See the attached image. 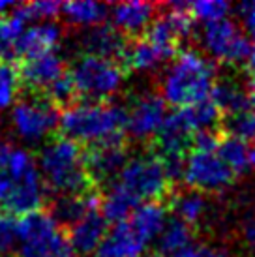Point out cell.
<instances>
[{"label": "cell", "instance_id": "6da1fadb", "mask_svg": "<svg viewBox=\"0 0 255 257\" xmlns=\"http://www.w3.org/2000/svg\"><path fill=\"white\" fill-rule=\"evenodd\" d=\"M126 109L111 101H77L64 109L58 136L77 145H92L126 137Z\"/></svg>", "mask_w": 255, "mask_h": 257}, {"label": "cell", "instance_id": "7a4b0ae2", "mask_svg": "<svg viewBox=\"0 0 255 257\" xmlns=\"http://www.w3.org/2000/svg\"><path fill=\"white\" fill-rule=\"evenodd\" d=\"M216 83L212 60L197 49H182L162 81V98L177 109L191 107L210 98Z\"/></svg>", "mask_w": 255, "mask_h": 257}, {"label": "cell", "instance_id": "3957f363", "mask_svg": "<svg viewBox=\"0 0 255 257\" xmlns=\"http://www.w3.org/2000/svg\"><path fill=\"white\" fill-rule=\"evenodd\" d=\"M38 165L47 192L55 195H73L98 190L86 171L85 149L62 136H55L49 143H45Z\"/></svg>", "mask_w": 255, "mask_h": 257}, {"label": "cell", "instance_id": "277c9868", "mask_svg": "<svg viewBox=\"0 0 255 257\" xmlns=\"http://www.w3.org/2000/svg\"><path fill=\"white\" fill-rule=\"evenodd\" d=\"M17 257H77L47 208L36 210L17 221Z\"/></svg>", "mask_w": 255, "mask_h": 257}, {"label": "cell", "instance_id": "5b68a950", "mask_svg": "<svg viewBox=\"0 0 255 257\" xmlns=\"http://www.w3.org/2000/svg\"><path fill=\"white\" fill-rule=\"evenodd\" d=\"M116 182L126 188L139 203H163V199H169V195L175 192L173 180L169 179L162 160L152 152L130 158Z\"/></svg>", "mask_w": 255, "mask_h": 257}, {"label": "cell", "instance_id": "8992f818", "mask_svg": "<svg viewBox=\"0 0 255 257\" xmlns=\"http://www.w3.org/2000/svg\"><path fill=\"white\" fill-rule=\"evenodd\" d=\"M70 75L77 86L79 98L85 101H107L122 86L126 72L114 60L81 55L71 66Z\"/></svg>", "mask_w": 255, "mask_h": 257}, {"label": "cell", "instance_id": "52a82bcc", "mask_svg": "<svg viewBox=\"0 0 255 257\" xmlns=\"http://www.w3.org/2000/svg\"><path fill=\"white\" fill-rule=\"evenodd\" d=\"M12 122L15 132L25 141L36 143L47 139L55 130H58L60 113L45 94L25 90L12 111Z\"/></svg>", "mask_w": 255, "mask_h": 257}, {"label": "cell", "instance_id": "ba28073f", "mask_svg": "<svg viewBox=\"0 0 255 257\" xmlns=\"http://www.w3.org/2000/svg\"><path fill=\"white\" fill-rule=\"evenodd\" d=\"M236 175L214 150L191 149L186 158L184 184L201 193H220L231 188Z\"/></svg>", "mask_w": 255, "mask_h": 257}, {"label": "cell", "instance_id": "9c48e42d", "mask_svg": "<svg viewBox=\"0 0 255 257\" xmlns=\"http://www.w3.org/2000/svg\"><path fill=\"white\" fill-rule=\"evenodd\" d=\"M201 45L214 60L223 64L248 62L253 51L249 36L244 34L240 27L231 19H221L205 25L201 30Z\"/></svg>", "mask_w": 255, "mask_h": 257}, {"label": "cell", "instance_id": "30bf717a", "mask_svg": "<svg viewBox=\"0 0 255 257\" xmlns=\"http://www.w3.org/2000/svg\"><path fill=\"white\" fill-rule=\"evenodd\" d=\"M130 162L128 158L126 137L92 145L85 149V165L94 186L101 190V186H111L113 180H118L122 169Z\"/></svg>", "mask_w": 255, "mask_h": 257}, {"label": "cell", "instance_id": "8fae6325", "mask_svg": "<svg viewBox=\"0 0 255 257\" xmlns=\"http://www.w3.org/2000/svg\"><path fill=\"white\" fill-rule=\"evenodd\" d=\"M126 132L135 141H150L158 136L160 128L167 118L165 100L154 92L135 96L126 109Z\"/></svg>", "mask_w": 255, "mask_h": 257}, {"label": "cell", "instance_id": "7c38bea8", "mask_svg": "<svg viewBox=\"0 0 255 257\" xmlns=\"http://www.w3.org/2000/svg\"><path fill=\"white\" fill-rule=\"evenodd\" d=\"M45 193H47V186L43 182L40 167L36 165L34 169L27 171L21 177L12 179V192L2 208L12 216L23 218L36 210H42L45 203Z\"/></svg>", "mask_w": 255, "mask_h": 257}, {"label": "cell", "instance_id": "4fadbf2b", "mask_svg": "<svg viewBox=\"0 0 255 257\" xmlns=\"http://www.w3.org/2000/svg\"><path fill=\"white\" fill-rule=\"evenodd\" d=\"M23 90L43 94L55 81L66 75V62L58 53H47L42 57L27 58L17 62Z\"/></svg>", "mask_w": 255, "mask_h": 257}, {"label": "cell", "instance_id": "5bb4252c", "mask_svg": "<svg viewBox=\"0 0 255 257\" xmlns=\"http://www.w3.org/2000/svg\"><path fill=\"white\" fill-rule=\"evenodd\" d=\"M128 45H130V40L114 25H109V23L90 27L79 36L81 55L107 58V60H114L118 64L124 58Z\"/></svg>", "mask_w": 255, "mask_h": 257}, {"label": "cell", "instance_id": "9a60e30c", "mask_svg": "<svg viewBox=\"0 0 255 257\" xmlns=\"http://www.w3.org/2000/svg\"><path fill=\"white\" fill-rule=\"evenodd\" d=\"M62 34L64 30L57 21L32 25L15 42L14 45L15 58L21 62V60H27V58L42 57V55L53 53L55 47L62 40Z\"/></svg>", "mask_w": 255, "mask_h": 257}, {"label": "cell", "instance_id": "2e32d148", "mask_svg": "<svg viewBox=\"0 0 255 257\" xmlns=\"http://www.w3.org/2000/svg\"><path fill=\"white\" fill-rule=\"evenodd\" d=\"M107 223L109 221L101 214V210H92L90 214H86L83 220L66 231L68 242H70L71 250L75 251V255H92L99 250V246L109 233Z\"/></svg>", "mask_w": 255, "mask_h": 257}, {"label": "cell", "instance_id": "e0dca14e", "mask_svg": "<svg viewBox=\"0 0 255 257\" xmlns=\"http://www.w3.org/2000/svg\"><path fill=\"white\" fill-rule=\"evenodd\" d=\"M156 4L150 2H118L111 8L113 25L120 30L128 40H137L139 34L147 32L149 27L156 19Z\"/></svg>", "mask_w": 255, "mask_h": 257}, {"label": "cell", "instance_id": "ac0fdd59", "mask_svg": "<svg viewBox=\"0 0 255 257\" xmlns=\"http://www.w3.org/2000/svg\"><path fill=\"white\" fill-rule=\"evenodd\" d=\"M101 192L94 190V192L86 193H73V195H57L51 201L49 205V214L57 220L60 227L66 231L73 227L77 221H81L86 214H90L92 210H98L99 195Z\"/></svg>", "mask_w": 255, "mask_h": 257}, {"label": "cell", "instance_id": "d6986e66", "mask_svg": "<svg viewBox=\"0 0 255 257\" xmlns=\"http://www.w3.org/2000/svg\"><path fill=\"white\" fill-rule=\"evenodd\" d=\"M167 208L173 212V218H178L195 229L201 227L208 220L210 203L205 193L186 188V190L171 193L167 199Z\"/></svg>", "mask_w": 255, "mask_h": 257}, {"label": "cell", "instance_id": "ffe728a7", "mask_svg": "<svg viewBox=\"0 0 255 257\" xmlns=\"http://www.w3.org/2000/svg\"><path fill=\"white\" fill-rule=\"evenodd\" d=\"M143 250V238L135 233L130 221H122L109 229L105 240L96 251V257H139Z\"/></svg>", "mask_w": 255, "mask_h": 257}, {"label": "cell", "instance_id": "44dd1931", "mask_svg": "<svg viewBox=\"0 0 255 257\" xmlns=\"http://www.w3.org/2000/svg\"><path fill=\"white\" fill-rule=\"evenodd\" d=\"M210 100L216 103V107L220 109L223 116H234L251 107L249 101V92L244 86L233 77H221L216 79L210 94Z\"/></svg>", "mask_w": 255, "mask_h": 257}, {"label": "cell", "instance_id": "7402d4cb", "mask_svg": "<svg viewBox=\"0 0 255 257\" xmlns=\"http://www.w3.org/2000/svg\"><path fill=\"white\" fill-rule=\"evenodd\" d=\"M167 210H169L167 205L162 201L143 203L135 208V212L128 221L135 229V233L143 238V242H152V240H158V236L162 235L163 227L169 221Z\"/></svg>", "mask_w": 255, "mask_h": 257}, {"label": "cell", "instance_id": "603a6c76", "mask_svg": "<svg viewBox=\"0 0 255 257\" xmlns=\"http://www.w3.org/2000/svg\"><path fill=\"white\" fill-rule=\"evenodd\" d=\"M139 205H143V203H139L118 182L109 186L105 192H101V197H99L101 214L105 216L107 221H113L114 225L130 220L132 214L135 212V208L139 207Z\"/></svg>", "mask_w": 255, "mask_h": 257}, {"label": "cell", "instance_id": "cb8c5ba5", "mask_svg": "<svg viewBox=\"0 0 255 257\" xmlns=\"http://www.w3.org/2000/svg\"><path fill=\"white\" fill-rule=\"evenodd\" d=\"M193 231L195 229L190 227L188 223H184L178 218H169L167 225L163 227L162 235L158 236L156 248L158 253L163 255H173L178 257L182 251H186L190 246H193Z\"/></svg>", "mask_w": 255, "mask_h": 257}, {"label": "cell", "instance_id": "d4e9b609", "mask_svg": "<svg viewBox=\"0 0 255 257\" xmlns=\"http://www.w3.org/2000/svg\"><path fill=\"white\" fill-rule=\"evenodd\" d=\"M162 62L165 60L158 53L156 47L145 36H141L137 40H130V45L124 53L120 66L124 68V72H150Z\"/></svg>", "mask_w": 255, "mask_h": 257}, {"label": "cell", "instance_id": "484cf974", "mask_svg": "<svg viewBox=\"0 0 255 257\" xmlns=\"http://www.w3.org/2000/svg\"><path fill=\"white\" fill-rule=\"evenodd\" d=\"M62 15L68 19L70 25L75 27H98L103 25L109 15V6L94 0H83V2H66L62 4Z\"/></svg>", "mask_w": 255, "mask_h": 257}, {"label": "cell", "instance_id": "4316f807", "mask_svg": "<svg viewBox=\"0 0 255 257\" xmlns=\"http://www.w3.org/2000/svg\"><path fill=\"white\" fill-rule=\"evenodd\" d=\"M218 156L225 162L231 171L240 177L244 173L249 171V160H248V145L240 137H234L227 132H221L220 145H218Z\"/></svg>", "mask_w": 255, "mask_h": 257}, {"label": "cell", "instance_id": "83f0119b", "mask_svg": "<svg viewBox=\"0 0 255 257\" xmlns=\"http://www.w3.org/2000/svg\"><path fill=\"white\" fill-rule=\"evenodd\" d=\"M23 85L19 77L17 64H2L0 66V111L17 103L21 96Z\"/></svg>", "mask_w": 255, "mask_h": 257}, {"label": "cell", "instance_id": "f1b7e54d", "mask_svg": "<svg viewBox=\"0 0 255 257\" xmlns=\"http://www.w3.org/2000/svg\"><path fill=\"white\" fill-rule=\"evenodd\" d=\"M231 8L233 6L223 0H199L190 4V14L193 15L195 21H203L205 25H208L221 19H229Z\"/></svg>", "mask_w": 255, "mask_h": 257}, {"label": "cell", "instance_id": "f546056e", "mask_svg": "<svg viewBox=\"0 0 255 257\" xmlns=\"http://www.w3.org/2000/svg\"><path fill=\"white\" fill-rule=\"evenodd\" d=\"M43 94L55 103V107H62V111L64 109L71 107L73 103H77L75 100L79 98L77 86H75V83H73L70 72L66 73V75H62L58 81H55V83H53Z\"/></svg>", "mask_w": 255, "mask_h": 257}, {"label": "cell", "instance_id": "4dcf8cb0", "mask_svg": "<svg viewBox=\"0 0 255 257\" xmlns=\"http://www.w3.org/2000/svg\"><path fill=\"white\" fill-rule=\"evenodd\" d=\"M15 12L21 15L25 21H55L58 14L62 12V4L58 2H30V4H19L15 8Z\"/></svg>", "mask_w": 255, "mask_h": 257}, {"label": "cell", "instance_id": "1f68e13d", "mask_svg": "<svg viewBox=\"0 0 255 257\" xmlns=\"http://www.w3.org/2000/svg\"><path fill=\"white\" fill-rule=\"evenodd\" d=\"M225 132L244 141H255V105L234 116L225 118Z\"/></svg>", "mask_w": 255, "mask_h": 257}, {"label": "cell", "instance_id": "d6a6232c", "mask_svg": "<svg viewBox=\"0 0 255 257\" xmlns=\"http://www.w3.org/2000/svg\"><path fill=\"white\" fill-rule=\"evenodd\" d=\"M14 251H17V221L0 208V257H14Z\"/></svg>", "mask_w": 255, "mask_h": 257}, {"label": "cell", "instance_id": "836d02e7", "mask_svg": "<svg viewBox=\"0 0 255 257\" xmlns=\"http://www.w3.org/2000/svg\"><path fill=\"white\" fill-rule=\"evenodd\" d=\"M178 257H233V255H231V251L227 250L225 246H220V244L195 242L186 251H182Z\"/></svg>", "mask_w": 255, "mask_h": 257}, {"label": "cell", "instance_id": "e575fe53", "mask_svg": "<svg viewBox=\"0 0 255 257\" xmlns=\"http://www.w3.org/2000/svg\"><path fill=\"white\" fill-rule=\"evenodd\" d=\"M236 12L244 23V29L248 30V36L255 43V2H242L240 6H236Z\"/></svg>", "mask_w": 255, "mask_h": 257}, {"label": "cell", "instance_id": "d590c367", "mask_svg": "<svg viewBox=\"0 0 255 257\" xmlns=\"http://www.w3.org/2000/svg\"><path fill=\"white\" fill-rule=\"evenodd\" d=\"M242 238H244V244L251 255L255 257V212L249 214L246 220H244V225H242Z\"/></svg>", "mask_w": 255, "mask_h": 257}, {"label": "cell", "instance_id": "8d00e7d4", "mask_svg": "<svg viewBox=\"0 0 255 257\" xmlns=\"http://www.w3.org/2000/svg\"><path fill=\"white\" fill-rule=\"evenodd\" d=\"M10 192H12V179L6 171H0V208L4 207V203L8 201Z\"/></svg>", "mask_w": 255, "mask_h": 257}, {"label": "cell", "instance_id": "74e56055", "mask_svg": "<svg viewBox=\"0 0 255 257\" xmlns=\"http://www.w3.org/2000/svg\"><path fill=\"white\" fill-rule=\"evenodd\" d=\"M12 152H14L12 145L8 143L6 139H2V137H0V171L8 167V162H10V156H12Z\"/></svg>", "mask_w": 255, "mask_h": 257}, {"label": "cell", "instance_id": "f35d334b", "mask_svg": "<svg viewBox=\"0 0 255 257\" xmlns=\"http://www.w3.org/2000/svg\"><path fill=\"white\" fill-rule=\"evenodd\" d=\"M246 75H248L251 90H255V43H253V51H251L248 62H246Z\"/></svg>", "mask_w": 255, "mask_h": 257}, {"label": "cell", "instance_id": "ab89813d", "mask_svg": "<svg viewBox=\"0 0 255 257\" xmlns=\"http://www.w3.org/2000/svg\"><path fill=\"white\" fill-rule=\"evenodd\" d=\"M248 160H249V169H255V141L248 145Z\"/></svg>", "mask_w": 255, "mask_h": 257}, {"label": "cell", "instance_id": "60d3db41", "mask_svg": "<svg viewBox=\"0 0 255 257\" xmlns=\"http://www.w3.org/2000/svg\"><path fill=\"white\" fill-rule=\"evenodd\" d=\"M152 257H173V255H163V253H156V255H152Z\"/></svg>", "mask_w": 255, "mask_h": 257}, {"label": "cell", "instance_id": "b9f144b4", "mask_svg": "<svg viewBox=\"0 0 255 257\" xmlns=\"http://www.w3.org/2000/svg\"><path fill=\"white\" fill-rule=\"evenodd\" d=\"M0 66H2V62H0Z\"/></svg>", "mask_w": 255, "mask_h": 257}]
</instances>
